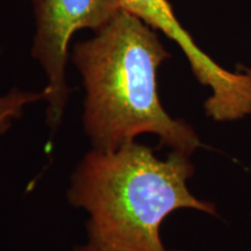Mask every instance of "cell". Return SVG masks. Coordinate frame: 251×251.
<instances>
[{
	"mask_svg": "<svg viewBox=\"0 0 251 251\" xmlns=\"http://www.w3.org/2000/svg\"><path fill=\"white\" fill-rule=\"evenodd\" d=\"M170 52L157 30L122 9L111 23L72 48L85 89L83 126L93 149L114 150L142 134L192 156L201 147L187 122L172 118L158 94V69Z\"/></svg>",
	"mask_w": 251,
	"mask_h": 251,
	"instance_id": "obj_1",
	"label": "cell"
},
{
	"mask_svg": "<svg viewBox=\"0 0 251 251\" xmlns=\"http://www.w3.org/2000/svg\"><path fill=\"white\" fill-rule=\"evenodd\" d=\"M190 156L171 151L164 159L135 141L114 150L92 149L71 176L68 200L89 214V243L102 251H169L159 229L181 208L216 216L212 202L198 199L187 183Z\"/></svg>",
	"mask_w": 251,
	"mask_h": 251,
	"instance_id": "obj_2",
	"label": "cell"
},
{
	"mask_svg": "<svg viewBox=\"0 0 251 251\" xmlns=\"http://www.w3.org/2000/svg\"><path fill=\"white\" fill-rule=\"evenodd\" d=\"M35 15L31 56L45 70L47 124L52 134L61 125L69 99L65 69L69 46L77 31L94 33L124 9L122 0H31Z\"/></svg>",
	"mask_w": 251,
	"mask_h": 251,
	"instance_id": "obj_3",
	"label": "cell"
},
{
	"mask_svg": "<svg viewBox=\"0 0 251 251\" xmlns=\"http://www.w3.org/2000/svg\"><path fill=\"white\" fill-rule=\"evenodd\" d=\"M122 5L177 43L194 77L211 90L203 103L207 117L216 122H228L251 115V77L240 70L229 71L207 55L181 26L168 0H122Z\"/></svg>",
	"mask_w": 251,
	"mask_h": 251,
	"instance_id": "obj_4",
	"label": "cell"
},
{
	"mask_svg": "<svg viewBox=\"0 0 251 251\" xmlns=\"http://www.w3.org/2000/svg\"><path fill=\"white\" fill-rule=\"evenodd\" d=\"M41 99L46 100L45 90L42 92H24L14 87L8 93L0 94V136L12 127L14 120L23 117L27 105Z\"/></svg>",
	"mask_w": 251,
	"mask_h": 251,
	"instance_id": "obj_5",
	"label": "cell"
},
{
	"mask_svg": "<svg viewBox=\"0 0 251 251\" xmlns=\"http://www.w3.org/2000/svg\"><path fill=\"white\" fill-rule=\"evenodd\" d=\"M74 251H102L98 249L97 247L92 246V244L87 242L86 244H84V246H78V247H75ZM169 251H181V250H169Z\"/></svg>",
	"mask_w": 251,
	"mask_h": 251,
	"instance_id": "obj_6",
	"label": "cell"
},
{
	"mask_svg": "<svg viewBox=\"0 0 251 251\" xmlns=\"http://www.w3.org/2000/svg\"><path fill=\"white\" fill-rule=\"evenodd\" d=\"M237 70L242 71V72H244V74L249 75V76L251 77V68L246 67V65H243V64H238L237 65Z\"/></svg>",
	"mask_w": 251,
	"mask_h": 251,
	"instance_id": "obj_7",
	"label": "cell"
}]
</instances>
